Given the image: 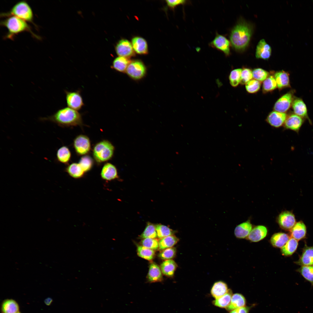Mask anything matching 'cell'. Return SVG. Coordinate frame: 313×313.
Returning a JSON list of instances; mask_svg holds the SVG:
<instances>
[{
  "label": "cell",
  "mask_w": 313,
  "mask_h": 313,
  "mask_svg": "<svg viewBox=\"0 0 313 313\" xmlns=\"http://www.w3.org/2000/svg\"><path fill=\"white\" fill-rule=\"evenodd\" d=\"M48 121L61 127L81 126L83 120L81 114L77 110L67 107L60 109L53 114L41 119Z\"/></svg>",
  "instance_id": "cell-1"
},
{
  "label": "cell",
  "mask_w": 313,
  "mask_h": 313,
  "mask_svg": "<svg viewBox=\"0 0 313 313\" xmlns=\"http://www.w3.org/2000/svg\"><path fill=\"white\" fill-rule=\"evenodd\" d=\"M252 32L250 25L244 21L239 22L232 29L230 35L233 47L237 51L245 49L249 44Z\"/></svg>",
  "instance_id": "cell-2"
},
{
  "label": "cell",
  "mask_w": 313,
  "mask_h": 313,
  "mask_svg": "<svg viewBox=\"0 0 313 313\" xmlns=\"http://www.w3.org/2000/svg\"><path fill=\"white\" fill-rule=\"evenodd\" d=\"M1 22V25L7 28L8 30L5 39H14V36L23 32L27 31L30 33L32 36L37 39L40 37L34 34L27 22L18 17L10 16L6 17Z\"/></svg>",
  "instance_id": "cell-3"
},
{
  "label": "cell",
  "mask_w": 313,
  "mask_h": 313,
  "mask_svg": "<svg viewBox=\"0 0 313 313\" xmlns=\"http://www.w3.org/2000/svg\"><path fill=\"white\" fill-rule=\"evenodd\" d=\"M1 15V16L2 17L15 16L35 26L33 22L34 15L32 10L28 3L25 1L18 2L12 7L9 12L3 13Z\"/></svg>",
  "instance_id": "cell-4"
},
{
  "label": "cell",
  "mask_w": 313,
  "mask_h": 313,
  "mask_svg": "<svg viewBox=\"0 0 313 313\" xmlns=\"http://www.w3.org/2000/svg\"><path fill=\"white\" fill-rule=\"evenodd\" d=\"M114 147L107 140H103L97 143L93 150V155L95 161L101 163L110 159L113 157Z\"/></svg>",
  "instance_id": "cell-5"
},
{
  "label": "cell",
  "mask_w": 313,
  "mask_h": 313,
  "mask_svg": "<svg viewBox=\"0 0 313 313\" xmlns=\"http://www.w3.org/2000/svg\"><path fill=\"white\" fill-rule=\"evenodd\" d=\"M146 72L145 66L141 61L139 60L131 61L126 71L130 77L135 80L142 78L145 75Z\"/></svg>",
  "instance_id": "cell-6"
},
{
  "label": "cell",
  "mask_w": 313,
  "mask_h": 313,
  "mask_svg": "<svg viewBox=\"0 0 313 313\" xmlns=\"http://www.w3.org/2000/svg\"><path fill=\"white\" fill-rule=\"evenodd\" d=\"M73 146L76 153L79 155H85L88 154L91 149L90 139L87 136L80 134L74 139Z\"/></svg>",
  "instance_id": "cell-7"
},
{
  "label": "cell",
  "mask_w": 313,
  "mask_h": 313,
  "mask_svg": "<svg viewBox=\"0 0 313 313\" xmlns=\"http://www.w3.org/2000/svg\"><path fill=\"white\" fill-rule=\"evenodd\" d=\"M65 92L68 107L77 111L81 110L84 106V103L80 91H65Z\"/></svg>",
  "instance_id": "cell-8"
},
{
  "label": "cell",
  "mask_w": 313,
  "mask_h": 313,
  "mask_svg": "<svg viewBox=\"0 0 313 313\" xmlns=\"http://www.w3.org/2000/svg\"><path fill=\"white\" fill-rule=\"evenodd\" d=\"M293 93L289 92L281 97L275 103L274 107L275 111L285 113L288 110L293 101Z\"/></svg>",
  "instance_id": "cell-9"
},
{
  "label": "cell",
  "mask_w": 313,
  "mask_h": 313,
  "mask_svg": "<svg viewBox=\"0 0 313 313\" xmlns=\"http://www.w3.org/2000/svg\"><path fill=\"white\" fill-rule=\"evenodd\" d=\"M278 221L280 227L286 230H290L296 223L294 215L288 211L281 212L278 216Z\"/></svg>",
  "instance_id": "cell-10"
},
{
  "label": "cell",
  "mask_w": 313,
  "mask_h": 313,
  "mask_svg": "<svg viewBox=\"0 0 313 313\" xmlns=\"http://www.w3.org/2000/svg\"><path fill=\"white\" fill-rule=\"evenodd\" d=\"M212 46L223 52L226 56L230 54V42L223 36L217 34L211 42Z\"/></svg>",
  "instance_id": "cell-11"
},
{
  "label": "cell",
  "mask_w": 313,
  "mask_h": 313,
  "mask_svg": "<svg viewBox=\"0 0 313 313\" xmlns=\"http://www.w3.org/2000/svg\"><path fill=\"white\" fill-rule=\"evenodd\" d=\"M115 50L119 56L126 58L132 56L134 54L132 43L126 39H122L118 42L116 46Z\"/></svg>",
  "instance_id": "cell-12"
},
{
  "label": "cell",
  "mask_w": 313,
  "mask_h": 313,
  "mask_svg": "<svg viewBox=\"0 0 313 313\" xmlns=\"http://www.w3.org/2000/svg\"><path fill=\"white\" fill-rule=\"evenodd\" d=\"M304 122L301 117L292 114L287 117L284 124L285 128L298 133Z\"/></svg>",
  "instance_id": "cell-13"
},
{
  "label": "cell",
  "mask_w": 313,
  "mask_h": 313,
  "mask_svg": "<svg viewBox=\"0 0 313 313\" xmlns=\"http://www.w3.org/2000/svg\"><path fill=\"white\" fill-rule=\"evenodd\" d=\"M287 117V114L285 113L273 111L269 114L266 121L272 126L278 128L284 124Z\"/></svg>",
  "instance_id": "cell-14"
},
{
  "label": "cell",
  "mask_w": 313,
  "mask_h": 313,
  "mask_svg": "<svg viewBox=\"0 0 313 313\" xmlns=\"http://www.w3.org/2000/svg\"><path fill=\"white\" fill-rule=\"evenodd\" d=\"M270 46L264 39H262L258 43L256 49L255 56L257 59H268L271 54Z\"/></svg>",
  "instance_id": "cell-15"
},
{
  "label": "cell",
  "mask_w": 313,
  "mask_h": 313,
  "mask_svg": "<svg viewBox=\"0 0 313 313\" xmlns=\"http://www.w3.org/2000/svg\"><path fill=\"white\" fill-rule=\"evenodd\" d=\"M102 178L107 181H111L118 178L117 169L113 164L106 163L103 166L101 172Z\"/></svg>",
  "instance_id": "cell-16"
},
{
  "label": "cell",
  "mask_w": 313,
  "mask_h": 313,
  "mask_svg": "<svg viewBox=\"0 0 313 313\" xmlns=\"http://www.w3.org/2000/svg\"><path fill=\"white\" fill-rule=\"evenodd\" d=\"M267 230L263 225H258L252 229L247 239L253 242H257L264 239L266 236Z\"/></svg>",
  "instance_id": "cell-17"
},
{
  "label": "cell",
  "mask_w": 313,
  "mask_h": 313,
  "mask_svg": "<svg viewBox=\"0 0 313 313\" xmlns=\"http://www.w3.org/2000/svg\"><path fill=\"white\" fill-rule=\"evenodd\" d=\"M147 279L150 283L161 282L163 279L162 272L159 266L154 263L150 265Z\"/></svg>",
  "instance_id": "cell-18"
},
{
  "label": "cell",
  "mask_w": 313,
  "mask_h": 313,
  "mask_svg": "<svg viewBox=\"0 0 313 313\" xmlns=\"http://www.w3.org/2000/svg\"><path fill=\"white\" fill-rule=\"evenodd\" d=\"M292 104L293 109L295 114L302 118L307 119L310 123H311V121L307 114L306 105L302 99H296L293 100Z\"/></svg>",
  "instance_id": "cell-19"
},
{
  "label": "cell",
  "mask_w": 313,
  "mask_h": 313,
  "mask_svg": "<svg viewBox=\"0 0 313 313\" xmlns=\"http://www.w3.org/2000/svg\"><path fill=\"white\" fill-rule=\"evenodd\" d=\"M132 44L135 52L139 54H146L148 52V46L146 41L143 38L136 37L132 40Z\"/></svg>",
  "instance_id": "cell-20"
},
{
  "label": "cell",
  "mask_w": 313,
  "mask_h": 313,
  "mask_svg": "<svg viewBox=\"0 0 313 313\" xmlns=\"http://www.w3.org/2000/svg\"><path fill=\"white\" fill-rule=\"evenodd\" d=\"M296 263L302 266L313 265V246L306 247Z\"/></svg>",
  "instance_id": "cell-21"
},
{
  "label": "cell",
  "mask_w": 313,
  "mask_h": 313,
  "mask_svg": "<svg viewBox=\"0 0 313 313\" xmlns=\"http://www.w3.org/2000/svg\"><path fill=\"white\" fill-rule=\"evenodd\" d=\"M1 310V313H16L20 312L19 306L14 300L6 299L2 302Z\"/></svg>",
  "instance_id": "cell-22"
},
{
  "label": "cell",
  "mask_w": 313,
  "mask_h": 313,
  "mask_svg": "<svg viewBox=\"0 0 313 313\" xmlns=\"http://www.w3.org/2000/svg\"><path fill=\"white\" fill-rule=\"evenodd\" d=\"M277 87L279 89L290 87V84L289 74L283 70L276 72L274 75Z\"/></svg>",
  "instance_id": "cell-23"
},
{
  "label": "cell",
  "mask_w": 313,
  "mask_h": 313,
  "mask_svg": "<svg viewBox=\"0 0 313 313\" xmlns=\"http://www.w3.org/2000/svg\"><path fill=\"white\" fill-rule=\"evenodd\" d=\"M306 233V227L302 221L296 223L290 230L291 237L299 241L303 239Z\"/></svg>",
  "instance_id": "cell-24"
},
{
  "label": "cell",
  "mask_w": 313,
  "mask_h": 313,
  "mask_svg": "<svg viewBox=\"0 0 313 313\" xmlns=\"http://www.w3.org/2000/svg\"><path fill=\"white\" fill-rule=\"evenodd\" d=\"M252 229L251 224L247 221L236 226L234 231V234L237 238H245L248 236Z\"/></svg>",
  "instance_id": "cell-25"
},
{
  "label": "cell",
  "mask_w": 313,
  "mask_h": 313,
  "mask_svg": "<svg viewBox=\"0 0 313 313\" xmlns=\"http://www.w3.org/2000/svg\"><path fill=\"white\" fill-rule=\"evenodd\" d=\"M246 300L245 297L241 294L235 293L232 297L230 302L226 308L228 311H231L236 309L245 306Z\"/></svg>",
  "instance_id": "cell-26"
},
{
  "label": "cell",
  "mask_w": 313,
  "mask_h": 313,
  "mask_svg": "<svg viewBox=\"0 0 313 313\" xmlns=\"http://www.w3.org/2000/svg\"><path fill=\"white\" fill-rule=\"evenodd\" d=\"M177 267L176 262L173 260H166L161 264L160 268L163 274L169 277H172Z\"/></svg>",
  "instance_id": "cell-27"
},
{
  "label": "cell",
  "mask_w": 313,
  "mask_h": 313,
  "mask_svg": "<svg viewBox=\"0 0 313 313\" xmlns=\"http://www.w3.org/2000/svg\"><path fill=\"white\" fill-rule=\"evenodd\" d=\"M290 239L288 235L286 234L279 232L274 234L270 239L271 243L274 247L282 248Z\"/></svg>",
  "instance_id": "cell-28"
},
{
  "label": "cell",
  "mask_w": 313,
  "mask_h": 313,
  "mask_svg": "<svg viewBox=\"0 0 313 313\" xmlns=\"http://www.w3.org/2000/svg\"><path fill=\"white\" fill-rule=\"evenodd\" d=\"M227 284L225 283L219 281L215 283L211 291L212 296L216 299L219 298L225 294L228 291Z\"/></svg>",
  "instance_id": "cell-29"
},
{
  "label": "cell",
  "mask_w": 313,
  "mask_h": 313,
  "mask_svg": "<svg viewBox=\"0 0 313 313\" xmlns=\"http://www.w3.org/2000/svg\"><path fill=\"white\" fill-rule=\"evenodd\" d=\"M130 62L127 58L119 56L114 59L111 67L118 72H124Z\"/></svg>",
  "instance_id": "cell-30"
},
{
  "label": "cell",
  "mask_w": 313,
  "mask_h": 313,
  "mask_svg": "<svg viewBox=\"0 0 313 313\" xmlns=\"http://www.w3.org/2000/svg\"><path fill=\"white\" fill-rule=\"evenodd\" d=\"M65 171L70 176L75 179L82 177L85 173L79 163H75L68 165L65 168Z\"/></svg>",
  "instance_id": "cell-31"
},
{
  "label": "cell",
  "mask_w": 313,
  "mask_h": 313,
  "mask_svg": "<svg viewBox=\"0 0 313 313\" xmlns=\"http://www.w3.org/2000/svg\"><path fill=\"white\" fill-rule=\"evenodd\" d=\"M179 241V239L174 235L166 236L160 239L159 241V249L162 250L172 247Z\"/></svg>",
  "instance_id": "cell-32"
},
{
  "label": "cell",
  "mask_w": 313,
  "mask_h": 313,
  "mask_svg": "<svg viewBox=\"0 0 313 313\" xmlns=\"http://www.w3.org/2000/svg\"><path fill=\"white\" fill-rule=\"evenodd\" d=\"M298 241L291 237L281 249L283 255L288 256L292 255L296 250L298 245Z\"/></svg>",
  "instance_id": "cell-33"
},
{
  "label": "cell",
  "mask_w": 313,
  "mask_h": 313,
  "mask_svg": "<svg viewBox=\"0 0 313 313\" xmlns=\"http://www.w3.org/2000/svg\"><path fill=\"white\" fill-rule=\"evenodd\" d=\"M56 155L58 161L65 164L69 162L71 157L70 151L69 148L65 146H62L58 150Z\"/></svg>",
  "instance_id": "cell-34"
},
{
  "label": "cell",
  "mask_w": 313,
  "mask_h": 313,
  "mask_svg": "<svg viewBox=\"0 0 313 313\" xmlns=\"http://www.w3.org/2000/svg\"><path fill=\"white\" fill-rule=\"evenodd\" d=\"M232 295V290L229 289L225 294L213 301V304L218 307L226 308L230 302Z\"/></svg>",
  "instance_id": "cell-35"
},
{
  "label": "cell",
  "mask_w": 313,
  "mask_h": 313,
  "mask_svg": "<svg viewBox=\"0 0 313 313\" xmlns=\"http://www.w3.org/2000/svg\"><path fill=\"white\" fill-rule=\"evenodd\" d=\"M137 253L139 256L148 260H152L155 256V251L154 250L142 245L137 246Z\"/></svg>",
  "instance_id": "cell-36"
},
{
  "label": "cell",
  "mask_w": 313,
  "mask_h": 313,
  "mask_svg": "<svg viewBox=\"0 0 313 313\" xmlns=\"http://www.w3.org/2000/svg\"><path fill=\"white\" fill-rule=\"evenodd\" d=\"M157 236L155 225L149 222L147 223L144 231L140 236V238L143 239L146 238L155 239Z\"/></svg>",
  "instance_id": "cell-37"
},
{
  "label": "cell",
  "mask_w": 313,
  "mask_h": 313,
  "mask_svg": "<svg viewBox=\"0 0 313 313\" xmlns=\"http://www.w3.org/2000/svg\"><path fill=\"white\" fill-rule=\"evenodd\" d=\"M155 226L157 237L160 239L173 235L176 232L175 231L167 226L161 224H157L155 225Z\"/></svg>",
  "instance_id": "cell-38"
},
{
  "label": "cell",
  "mask_w": 313,
  "mask_h": 313,
  "mask_svg": "<svg viewBox=\"0 0 313 313\" xmlns=\"http://www.w3.org/2000/svg\"><path fill=\"white\" fill-rule=\"evenodd\" d=\"M277 87L276 82L274 76L270 75L265 80L263 84V91L264 93L271 92Z\"/></svg>",
  "instance_id": "cell-39"
},
{
  "label": "cell",
  "mask_w": 313,
  "mask_h": 313,
  "mask_svg": "<svg viewBox=\"0 0 313 313\" xmlns=\"http://www.w3.org/2000/svg\"><path fill=\"white\" fill-rule=\"evenodd\" d=\"M242 69L238 68L232 70L229 76L230 84L233 87H236L240 83Z\"/></svg>",
  "instance_id": "cell-40"
},
{
  "label": "cell",
  "mask_w": 313,
  "mask_h": 313,
  "mask_svg": "<svg viewBox=\"0 0 313 313\" xmlns=\"http://www.w3.org/2000/svg\"><path fill=\"white\" fill-rule=\"evenodd\" d=\"M299 271L307 280L313 285V265L303 266Z\"/></svg>",
  "instance_id": "cell-41"
},
{
  "label": "cell",
  "mask_w": 313,
  "mask_h": 313,
  "mask_svg": "<svg viewBox=\"0 0 313 313\" xmlns=\"http://www.w3.org/2000/svg\"><path fill=\"white\" fill-rule=\"evenodd\" d=\"M85 172L90 171L92 168L94 162L92 159L89 155L83 156L79 163Z\"/></svg>",
  "instance_id": "cell-42"
},
{
  "label": "cell",
  "mask_w": 313,
  "mask_h": 313,
  "mask_svg": "<svg viewBox=\"0 0 313 313\" xmlns=\"http://www.w3.org/2000/svg\"><path fill=\"white\" fill-rule=\"evenodd\" d=\"M176 253V248L172 247L162 250L158 254V256L163 260L171 259L175 256Z\"/></svg>",
  "instance_id": "cell-43"
},
{
  "label": "cell",
  "mask_w": 313,
  "mask_h": 313,
  "mask_svg": "<svg viewBox=\"0 0 313 313\" xmlns=\"http://www.w3.org/2000/svg\"><path fill=\"white\" fill-rule=\"evenodd\" d=\"M261 86V82L255 79H252L246 84L245 88L248 92L254 93L259 90Z\"/></svg>",
  "instance_id": "cell-44"
},
{
  "label": "cell",
  "mask_w": 313,
  "mask_h": 313,
  "mask_svg": "<svg viewBox=\"0 0 313 313\" xmlns=\"http://www.w3.org/2000/svg\"><path fill=\"white\" fill-rule=\"evenodd\" d=\"M252 74L254 78L261 82L264 81L269 75L267 72L261 68L254 69L252 71Z\"/></svg>",
  "instance_id": "cell-45"
},
{
  "label": "cell",
  "mask_w": 313,
  "mask_h": 313,
  "mask_svg": "<svg viewBox=\"0 0 313 313\" xmlns=\"http://www.w3.org/2000/svg\"><path fill=\"white\" fill-rule=\"evenodd\" d=\"M141 243L142 246L154 250L159 249V242L155 239L145 238L141 241Z\"/></svg>",
  "instance_id": "cell-46"
},
{
  "label": "cell",
  "mask_w": 313,
  "mask_h": 313,
  "mask_svg": "<svg viewBox=\"0 0 313 313\" xmlns=\"http://www.w3.org/2000/svg\"><path fill=\"white\" fill-rule=\"evenodd\" d=\"M253 77L252 71L250 69L248 68L242 69L240 83L242 84H246L252 80Z\"/></svg>",
  "instance_id": "cell-47"
},
{
  "label": "cell",
  "mask_w": 313,
  "mask_h": 313,
  "mask_svg": "<svg viewBox=\"0 0 313 313\" xmlns=\"http://www.w3.org/2000/svg\"><path fill=\"white\" fill-rule=\"evenodd\" d=\"M168 5L170 8H174L180 5H183L186 3V1L184 0H168L166 1Z\"/></svg>",
  "instance_id": "cell-48"
},
{
  "label": "cell",
  "mask_w": 313,
  "mask_h": 313,
  "mask_svg": "<svg viewBox=\"0 0 313 313\" xmlns=\"http://www.w3.org/2000/svg\"><path fill=\"white\" fill-rule=\"evenodd\" d=\"M250 309L249 307L245 306L230 311L229 313H249Z\"/></svg>",
  "instance_id": "cell-49"
},
{
  "label": "cell",
  "mask_w": 313,
  "mask_h": 313,
  "mask_svg": "<svg viewBox=\"0 0 313 313\" xmlns=\"http://www.w3.org/2000/svg\"><path fill=\"white\" fill-rule=\"evenodd\" d=\"M53 302V299L50 297H48L44 300V303L47 306L50 305Z\"/></svg>",
  "instance_id": "cell-50"
},
{
  "label": "cell",
  "mask_w": 313,
  "mask_h": 313,
  "mask_svg": "<svg viewBox=\"0 0 313 313\" xmlns=\"http://www.w3.org/2000/svg\"><path fill=\"white\" fill-rule=\"evenodd\" d=\"M16 313H21L20 312H17Z\"/></svg>",
  "instance_id": "cell-51"
}]
</instances>
